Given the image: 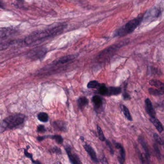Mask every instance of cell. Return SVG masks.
<instances>
[{
    "label": "cell",
    "mask_w": 164,
    "mask_h": 164,
    "mask_svg": "<svg viewBox=\"0 0 164 164\" xmlns=\"http://www.w3.org/2000/svg\"><path fill=\"white\" fill-rule=\"evenodd\" d=\"M65 27V25H61L42 31L34 32L25 39V43L28 45H31L34 42L44 41L48 38L55 36L63 32Z\"/></svg>",
    "instance_id": "1"
},
{
    "label": "cell",
    "mask_w": 164,
    "mask_h": 164,
    "mask_svg": "<svg viewBox=\"0 0 164 164\" xmlns=\"http://www.w3.org/2000/svg\"><path fill=\"white\" fill-rule=\"evenodd\" d=\"M25 118V116L21 114H14L8 116L0 123V133L22 125Z\"/></svg>",
    "instance_id": "2"
},
{
    "label": "cell",
    "mask_w": 164,
    "mask_h": 164,
    "mask_svg": "<svg viewBox=\"0 0 164 164\" xmlns=\"http://www.w3.org/2000/svg\"><path fill=\"white\" fill-rule=\"evenodd\" d=\"M143 16H139L129 21L125 26L118 29L115 32V36H124L125 35L132 33L141 23L143 20Z\"/></svg>",
    "instance_id": "3"
},
{
    "label": "cell",
    "mask_w": 164,
    "mask_h": 164,
    "mask_svg": "<svg viewBox=\"0 0 164 164\" xmlns=\"http://www.w3.org/2000/svg\"><path fill=\"white\" fill-rule=\"evenodd\" d=\"M47 53V49L44 47L41 46L34 48L29 51L28 56L34 60L42 59Z\"/></svg>",
    "instance_id": "4"
},
{
    "label": "cell",
    "mask_w": 164,
    "mask_h": 164,
    "mask_svg": "<svg viewBox=\"0 0 164 164\" xmlns=\"http://www.w3.org/2000/svg\"><path fill=\"white\" fill-rule=\"evenodd\" d=\"M95 110L97 113H100L103 110L104 106V101L101 97L99 95H95L92 98Z\"/></svg>",
    "instance_id": "5"
},
{
    "label": "cell",
    "mask_w": 164,
    "mask_h": 164,
    "mask_svg": "<svg viewBox=\"0 0 164 164\" xmlns=\"http://www.w3.org/2000/svg\"><path fill=\"white\" fill-rule=\"evenodd\" d=\"M65 150L71 163L74 164H81V162L80 161L78 155L76 154H73L70 147L67 146V147H65Z\"/></svg>",
    "instance_id": "6"
},
{
    "label": "cell",
    "mask_w": 164,
    "mask_h": 164,
    "mask_svg": "<svg viewBox=\"0 0 164 164\" xmlns=\"http://www.w3.org/2000/svg\"><path fill=\"white\" fill-rule=\"evenodd\" d=\"M83 147H84V148L85 150H86V152H88V154H89V155L90 156L91 158L92 159V161L95 163H98L99 160L98 159L96 152L93 150V148H92L90 145H89L87 144H86L83 145Z\"/></svg>",
    "instance_id": "7"
},
{
    "label": "cell",
    "mask_w": 164,
    "mask_h": 164,
    "mask_svg": "<svg viewBox=\"0 0 164 164\" xmlns=\"http://www.w3.org/2000/svg\"><path fill=\"white\" fill-rule=\"evenodd\" d=\"M46 138H50L54 140L58 144H62L63 142V141H64L62 136L61 135H48V136H38L37 137V140L39 142H41V141H43Z\"/></svg>",
    "instance_id": "8"
},
{
    "label": "cell",
    "mask_w": 164,
    "mask_h": 164,
    "mask_svg": "<svg viewBox=\"0 0 164 164\" xmlns=\"http://www.w3.org/2000/svg\"><path fill=\"white\" fill-rule=\"evenodd\" d=\"M75 58V56L73 55H67L65 56L62 57L56 61H54L52 65H60V64H65L67 63L72 61Z\"/></svg>",
    "instance_id": "9"
},
{
    "label": "cell",
    "mask_w": 164,
    "mask_h": 164,
    "mask_svg": "<svg viewBox=\"0 0 164 164\" xmlns=\"http://www.w3.org/2000/svg\"><path fill=\"white\" fill-rule=\"evenodd\" d=\"M145 105H146V109L147 112L148 113V115L152 117H155V112L152 103L149 98H147L145 100Z\"/></svg>",
    "instance_id": "10"
},
{
    "label": "cell",
    "mask_w": 164,
    "mask_h": 164,
    "mask_svg": "<svg viewBox=\"0 0 164 164\" xmlns=\"http://www.w3.org/2000/svg\"><path fill=\"white\" fill-rule=\"evenodd\" d=\"M53 126L58 131L65 132L67 131V124L62 121H56L53 123Z\"/></svg>",
    "instance_id": "11"
},
{
    "label": "cell",
    "mask_w": 164,
    "mask_h": 164,
    "mask_svg": "<svg viewBox=\"0 0 164 164\" xmlns=\"http://www.w3.org/2000/svg\"><path fill=\"white\" fill-rule=\"evenodd\" d=\"M113 142L116 147L119 150L120 154V158H118L119 162L120 163H123L125 161V157H126L125 150L124 149L123 146L120 144L115 142L114 141Z\"/></svg>",
    "instance_id": "12"
},
{
    "label": "cell",
    "mask_w": 164,
    "mask_h": 164,
    "mask_svg": "<svg viewBox=\"0 0 164 164\" xmlns=\"http://www.w3.org/2000/svg\"><path fill=\"white\" fill-rule=\"evenodd\" d=\"M151 122L154 124L155 128H157V131L159 133H161L164 131V128L163 127L162 124L160 122L158 119H157L155 117H152L150 118Z\"/></svg>",
    "instance_id": "13"
},
{
    "label": "cell",
    "mask_w": 164,
    "mask_h": 164,
    "mask_svg": "<svg viewBox=\"0 0 164 164\" xmlns=\"http://www.w3.org/2000/svg\"><path fill=\"white\" fill-rule=\"evenodd\" d=\"M77 102L79 108L82 109L89 103V100L85 97H81L78 100Z\"/></svg>",
    "instance_id": "14"
},
{
    "label": "cell",
    "mask_w": 164,
    "mask_h": 164,
    "mask_svg": "<svg viewBox=\"0 0 164 164\" xmlns=\"http://www.w3.org/2000/svg\"><path fill=\"white\" fill-rule=\"evenodd\" d=\"M121 92H122V90L121 88L110 87L108 88V96L117 95L121 93Z\"/></svg>",
    "instance_id": "15"
},
{
    "label": "cell",
    "mask_w": 164,
    "mask_h": 164,
    "mask_svg": "<svg viewBox=\"0 0 164 164\" xmlns=\"http://www.w3.org/2000/svg\"><path fill=\"white\" fill-rule=\"evenodd\" d=\"M14 32L13 29L10 28H2L0 29V37L3 38L5 37L8 36L9 35L13 34Z\"/></svg>",
    "instance_id": "16"
},
{
    "label": "cell",
    "mask_w": 164,
    "mask_h": 164,
    "mask_svg": "<svg viewBox=\"0 0 164 164\" xmlns=\"http://www.w3.org/2000/svg\"><path fill=\"white\" fill-rule=\"evenodd\" d=\"M139 142L141 144V145H142L144 150L145 151L146 157L147 159L148 160L150 157L149 152V150H148V146L147 145L145 140L144 138H142V137H140L139 138Z\"/></svg>",
    "instance_id": "17"
},
{
    "label": "cell",
    "mask_w": 164,
    "mask_h": 164,
    "mask_svg": "<svg viewBox=\"0 0 164 164\" xmlns=\"http://www.w3.org/2000/svg\"><path fill=\"white\" fill-rule=\"evenodd\" d=\"M149 84L151 86L158 88L160 90L164 91V83L158 80H152L149 81Z\"/></svg>",
    "instance_id": "18"
},
{
    "label": "cell",
    "mask_w": 164,
    "mask_h": 164,
    "mask_svg": "<svg viewBox=\"0 0 164 164\" xmlns=\"http://www.w3.org/2000/svg\"><path fill=\"white\" fill-rule=\"evenodd\" d=\"M97 89L98 93L100 95L103 96H108V88L106 87L105 84H101Z\"/></svg>",
    "instance_id": "19"
},
{
    "label": "cell",
    "mask_w": 164,
    "mask_h": 164,
    "mask_svg": "<svg viewBox=\"0 0 164 164\" xmlns=\"http://www.w3.org/2000/svg\"><path fill=\"white\" fill-rule=\"evenodd\" d=\"M120 108L121 110L125 115V117L127 118V119L131 121H132V116H131L130 112H129L128 108L123 105H120Z\"/></svg>",
    "instance_id": "20"
},
{
    "label": "cell",
    "mask_w": 164,
    "mask_h": 164,
    "mask_svg": "<svg viewBox=\"0 0 164 164\" xmlns=\"http://www.w3.org/2000/svg\"><path fill=\"white\" fill-rule=\"evenodd\" d=\"M38 119L41 122H46L49 120V116L46 113L41 112L38 114Z\"/></svg>",
    "instance_id": "21"
},
{
    "label": "cell",
    "mask_w": 164,
    "mask_h": 164,
    "mask_svg": "<svg viewBox=\"0 0 164 164\" xmlns=\"http://www.w3.org/2000/svg\"><path fill=\"white\" fill-rule=\"evenodd\" d=\"M149 93L150 94L154 96H160L163 95V91H162L158 90L157 89H153V88H149Z\"/></svg>",
    "instance_id": "22"
},
{
    "label": "cell",
    "mask_w": 164,
    "mask_h": 164,
    "mask_svg": "<svg viewBox=\"0 0 164 164\" xmlns=\"http://www.w3.org/2000/svg\"><path fill=\"white\" fill-rule=\"evenodd\" d=\"M100 83H99L98 82L95 80H93L89 82L87 85V87L89 89H97L100 85Z\"/></svg>",
    "instance_id": "23"
},
{
    "label": "cell",
    "mask_w": 164,
    "mask_h": 164,
    "mask_svg": "<svg viewBox=\"0 0 164 164\" xmlns=\"http://www.w3.org/2000/svg\"><path fill=\"white\" fill-rule=\"evenodd\" d=\"M97 129L98 134L99 136V139L101 141H105V138L101 128L99 126H97Z\"/></svg>",
    "instance_id": "24"
},
{
    "label": "cell",
    "mask_w": 164,
    "mask_h": 164,
    "mask_svg": "<svg viewBox=\"0 0 164 164\" xmlns=\"http://www.w3.org/2000/svg\"><path fill=\"white\" fill-rule=\"evenodd\" d=\"M29 146L27 147L26 149H25V150H24V152H25V155H26L27 157H28V158H30V159L31 160V161H32V162L33 163H35V164H36V163L39 164L40 163H39V162H38V161H34L33 159L32 158V154H30V153L28 152V148H29Z\"/></svg>",
    "instance_id": "25"
},
{
    "label": "cell",
    "mask_w": 164,
    "mask_h": 164,
    "mask_svg": "<svg viewBox=\"0 0 164 164\" xmlns=\"http://www.w3.org/2000/svg\"><path fill=\"white\" fill-rule=\"evenodd\" d=\"M154 139L155 140V141L157 142L158 144H159L160 145H163V144H164V142H163L162 140L161 139V138H160V137L159 136V135L157 133H154Z\"/></svg>",
    "instance_id": "26"
},
{
    "label": "cell",
    "mask_w": 164,
    "mask_h": 164,
    "mask_svg": "<svg viewBox=\"0 0 164 164\" xmlns=\"http://www.w3.org/2000/svg\"><path fill=\"white\" fill-rule=\"evenodd\" d=\"M154 150H155V153L157 154V157L158 159L161 160V153L160 152L159 149L158 148V146L156 144H154Z\"/></svg>",
    "instance_id": "27"
},
{
    "label": "cell",
    "mask_w": 164,
    "mask_h": 164,
    "mask_svg": "<svg viewBox=\"0 0 164 164\" xmlns=\"http://www.w3.org/2000/svg\"><path fill=\"white\" fill-rule=\"evenodd\" d=\"M10 43L11 42H5L3 44H0V51L6 49V48H7L9 46V45L11 44Z\"/></svg>",
    "instance_id": "28"
},
{
    "label": "cell",
    "mask_w": 164,
    "mask_h": 164,
    "mask_svg": "<svg viewBox=\"0 0 164 164\" xmlns=\"http://www.w3.org/2000/svg\"><path fill=\"white\" fill-rule=\"evenodd\" d=\"M46 131V129H45L44 125H39L37 127V131L39 133H44Z\"/></svg>",
    "instance_id": "29"
},
{
    "label": "cell",
    "mask_w": 164,
    "mask_h": 164,
    "mask_svg": "<svg viewBox=\"0 0 164 164\" xmlns=\"http://www.w3.org/2000/svg\"><path fill=\"white\" fill-rule=\"evenodd\" d=\"M106 144L108 145V146L109 147V149H110V153L112 155H113L114 154V151L113 147H112V145L111 144L110 142H109L108 140H106Z\"/></svg>",
    "instance_id": "30"
},
{
    "label": "cell",
    "mask_w": 164,
    "mask_h": 164,
    "mask_svg": "<svg viewBox=\"0 0 164 164\" xmlns=\"http://www.w3.org/2000/svg\"><path fill=\"white\" fill-rule=\"evenodd\" d=\"M52 151L53 152H55L58 154H61V151L59 148H58L57 147H54L52 149Z\"/></svg>",
    "instance_id": "31"
},
{
    "label": "cell",
    "mask_w": 164,
    "mask_h": 164,
    "mask_svg": "<svg viewBox=\"0 0 164 164\" xmlns=\"http://www.w3.org/2000/svg\"><path fill=\"white\" fill-rule=\"evenodd\" d=\"M123 96L124 99L125 100H127V99H129V98H130V96L128 94V93H127V92H125V93H123Z\"/></svg>",
    "instance_id": "32"
},
{
    "label": "cell",
    "mask_w": 164,
    "mask_h": 164,
    "mask_svg": "<svg viewBox=\"0 0 164 164\" xmlns=\"http://www.w3.org/2000/svg\"><path fill=\"white\" fill-rule=\"evenodd\" d=\"M102 160H103V161H101V162H102V163H105V164L107 163V164H108V161H107V160H106L105 157H103V158Z\"/></svg>",
    "instance_id": "33"
},
{
    "label": "cell",
    "mask_w": 164,
    "mask_h": 164,
    "mask_svg": "<svg viewBox=\"0 0 164 164\" xmlns=\"http://www.w3.org/2000/svg\"><path fill=\"white\" fill-rule=\"evenodd\" d=\"M5 8V5L3 2L0 1V8L3 9Z\"/></svg>",
    "instance_id": "34"
},
{
    "label": "cell",
    "mask_w": 164,
    "mask_h": 164,
    "mask_svg": "<svg viewBox=\"0 0 164 164\" xmlns=\"http://www.w3.org/2000/svg\"><path fill=\"white\" fill-rule=\"evenodd\" d=\"M16 1H19V2H23L24 0H16Z\"/></svg>",
    "instance_id": "35"
},
{
    "label": "cell",
    "mask_w": 164,
    "mask_h": 164,
    "mask_svg": "<svg viewBox=\"0 0 164 164\" xmlns=\"http://www.w3.org/2000/svg\"><path fill=\"white\" fill-rule=\"evenodd\" d=\"M81 139L82 140V141H83V140H84V138H83V137H81Z\"/></svg>",
    "instance_id": "36"
}]
</instances>
